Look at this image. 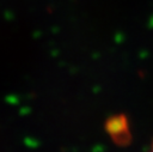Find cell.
<instances>
[{
    "label": "cell",
    "instance_id": "2",
    "mask_svg": "<svg viewBox=\"0 0 153 152\" xmlns=\"http://www.w3.org/2000/svg\"><path fill=\"white\" fill-rule=\"evenodd\" d=\"M148 152H153V144H152V146H151V148H149V151Z\"/></svg>",
    "mask_w": 153,
    "mask_h": 152
},
{
    "label": "cell",
    "instance_id": "1",
    "mask_svg": "<svg viewBox=\"0 0 153 152\" xmlns=\"http://www.w3.org/2000/svg\"><path fill=\"white\" fill-rule=\"evenodd\" d=\"M108 132L114 140L121 144H124L126 140L129 139V130L127 127V122L123 117H116L110 121L108 123Z\"/></svg>",
    "mask_w": 153,
    "mask_h": 152
}]
</instances>
